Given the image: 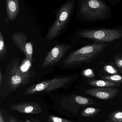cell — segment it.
<instances>
[{"mask_svg": "<svg viewBox=\"0 0 122 122\" xmlns=\"http://www.w3.org/2000/svg\"><path fill=\"white\" fill-rule=\"evenodd\" d=\"M104 69L105 71L111 74H117V71L114 67L110 65H106L104 67Z\"/></svg>", "mask_w": 122, "mask_h": 122, "instance_id": "cell-20", "label": "cell"}, {"mask_svg": "<svg viewBox=\"0 0 122 122\" xmlns=\"http://www.w3.org/2000/svg\"><path fill=\"white\" fill-rule=\"evenodd\" d=\"M8 51L7 47L4 42V39L1 31H0V60L3 61Z\"/></svg>", "mask_w": 122, "mask_h": 122, "instance_id": "cell-15", "label": "cell"}, {"mask_svg": "<svg viewBox=\"0 0 122 122\" xmlns=\"http://www.w3.org/2000/svg\"><path fill=\"white\" fill-rule=\"evenodd\" d=\"M109 122V121H107H107L106 122Z\"/></svg>", "mask_w": 122, "mask_h": 122, "instance_id": "cell-28", "label": "cell"}, {"mask_svg": "<svg viewBox=\"0 0 122 122\" xmlns=\"http://www.w3.org/2000/svg\"><path fill=\"white\" fill-rule=\"evenodd\" d=\"M88 84L97 87H115L121 86V84L112 82L109 80H90L88 82Z\"/></svg>", "mask_w": 122, "mask_h": 122, "instance_id": "cell-13", "label": "cell"}, {"mask_svg": "<svg viewBox=\"0 0 122 122\" xmlns=\"http://www.w3.org/2000/svg\"><path fill=\"white\" fill-rule=\"evenodd\" d=\"M74 2L70 0L62 6L58 11L55 22L48 31L46 38L48 41L54 39L63 30L69 20Z\"/></svg>", "mask_w": 122, "mask_h": 122, "instance_id": "cell-4", "label": "cell"}, {"mask_svg": "<svg viewBox=\"0 0 122 122\" xmlns=\"http://www.w3.org/2000/svg\"><path fill=\"white\" fill-rule=\"evenodd\" d=\"M79 14L86 21L102 20L111 18L112 10L103 0H80Z\"/></svg>", "mask_w": 122, "mask_h": 122, "instance_id": "cell-1", "label": "cell"}, {"mask_svg": "<svg viewBox=\"0 0 122 122\" xmlns=\"http://www.w3.org/2000/svg\"><path fill=\"white\" fill-rule=\"evenodd\" d=\"M0 122H5L1 112H0Z\"/></svg>", "mask_w": 122, "mask_h": 122, "instance_id": "cell-24", "label": "cell"}, {"mask_svg": "<svg viewBox=\"0 0 122 122\" xmlns=\"http://www.w3.org/2000/svg\"><path fill=\"white\" fill-rule=\"evenodd\" d=\"M107 45L105 43H97L84 46L70 53L62 62L66 66H71L91 61L102 52Z\"/></svg>", "mask_w": 122, "mask_h": 122, "instance_id": "cell-2", "label": "cell"}, {"mask_svg": "<svg viewBox=\"0 0 122 122\" xmlns=\"http://www.w3.org/2000/svg\"><path fill=\"white\" fill-rule=\"evenodd\" d=\"M102 79L105 80H109L112 82L119 84L122 83V76L119 75L105 76L102 77Z\"/></svg>", "mask_w": 122, "mask_h": 122, "instance_id": "cell-17", "label": "cell"}, {"mask_svg": "<svg viewBox=\"0 0 122 122\" xmlns=\"http://www.w3.org/2000/svg\"><path fill=\"white\" fill-rule=\"evenodd\" d=\"M3 73H2L1 69H0V85H1L3 78Z\"/></svg>", "mask_w": 122, "mask_h": 122, "instance_id": "cell-23", "label": "cell"}, {"mask_svg": "<svg viewBox=\"0 0 122 122\" xmlns=\"http://www.w3.org/2000/svg\"><path fill=\"white\" fill-rule=\"evenodd\" d=\"M100 109L95 107H89L84 109L81 114V116L84 117H91L99 113Z\"/></svg>", "mask_w": 122, "mask_h": 122, "instance_id": "cell-14", "label": "cell"}, {"mask_svg": "<svg viewBox=\"0 0 122 122\" xmlns=\"http://www.w3.org/2000/svg\"><path fill=\"white\" fill-rule=\"evenodd\" d=\"M7 18L9 20L13 21L16 19L19 12L18 0H6Z\"/></svg>", "mask_w": 122, "mask_h": 122, "instance_id": "cell-12", "label": "cell"}, {"mask_svg": "<svg viewBox=\"0 0 122 122\" xmlns=\"http://www.w3.org/2000/svg\"><path fill=\"white\" fill-rule=\"evenodd\" d=\"M120 71H121V73H122V69L121 70H120Z\"/></svg>", "mask_w": 122, "mask_h": 122, "instance_id": "cell-27", "label": "cell"}, {"mask_svg": "<svg viewBox=\"0 0 122 122\" xmlns=\"http://www.w3.org/2000/svg\"><path fill=\"white\" fill-rule=\"evenodd\" d=\"M114 59L117 66L119 68H122V54L115 56Z\"/></svg>", "mask_w": 122, "mask_h": 122, "instance_id": "cell-21", "label": "cell"}, {"mask_svg": "<svg viewBox=\"0 0 122 122\" xmlns=\"http://www.w3.org/2000/svg\"><path fill=\"white\" fill-rule=\"evenodd\" d=\"M48 122H74L66 119L64 118L58 117L54 116H51L49 117Z\"/></svg>", "mask_w": 122, "mask_h": 122, "instance_id": "cell-18", "label": "cell"}, {"mask_svg": "<svg viewBox=\"0 0 122 122\" xmlns=\"http://www.w3.org/2000/svg\"><path fill=\"white\" fill-rule=\"evenodd\" d=\"M120 90L115 87H101L89 89L85 91V94L102 100H110L119 94Z\"/></svg>", "mask_w": 122, "mask_h": 122, "instance_id": "cell-9", "label": "cell"}, {"mask_svg": "<svg viewBox=\"0 0 122 122\" xmlns=\"http://www.w3.org/2000/svg\"><path fill=\"white\" fill-rule=\"evenodd\" d=\"M10 109L14 111L23 114H37L43 112V110L39 104L31 102H23L12 105Z\"/></svg>", "mask_w": 122, "mask_h": 122, "instance_id": "cell-11", "label": "cell"}, {"mask_svg": "<svg viewBox=\"0 0 122 122\" xmlns=\"http://www.w3.org/2000/svg\"><path fill=\"white\" fill-rule=\"evenodd\" d=\"M26 122H34L32 120L29 119H27L26 120Z\"/></svg>", "mask_w": 122, "mask_h": 122, "instance_id": "cell-26", "label": "cell"}, {"mask_svg": "<svg viewBox=\"0 0 122 122\" xmlns=\"http://www.w3.org/2000/svg\"><path fill=\"white\" fill-rule=\"evenodd\" d=\"M80 37L92 39L98 43H110L122 38V29H99L83 30L79 33Z\"/></svg>", "mask_w": 122, "mask_h": 122, "instance_id": "cell-5", "label": "cell"}, {"mask_svg": "<svg viewBox=\"0 0 122 122\" xmlns=\"http://www.w3.org/2000/svg\"><path fill=\"white\" fill-rule=\"evenodd\" d=\"M69 48V46L65 44H58L54 46L45 57L42 65V68H47L58 62Z\"/></svg>", "mask_w": 122, "mask_h": 122, "instance_id": "cell-7", "label": "cell"}, {"mask_svg": "<svg viewBox=\"0 0 122 122\" xmlns=\"http://www.w3.org/2000/svg\"><path fill=\"white\" fill-rule=\"evenodd\" d=\"M11 39L13 44L24 53L27 60L31 63L33 61V45L31 42L27 41L26 35L22 33H14Z\"/></svg>", "mask_w": 122, "mask_h": 122, "instance_id": "cell-8", "label": "cell"}, {"mask_svg": "<svg viewBox=\"0 0 122 122\" xmlns=\"http://www.w3.org/2000/svg\"><path fill=\"white\" fill-rule=\"evenodd\" d=\"M70 77L55 78L43 81L33 85L25 90L24 94H33L40 92H49L59 88H63L70 81Z\"/></svg>", "mask_w": 122, "mask_h": 122, "instance_id": "cell-6", "label": "cell"}, {"mask_svg": "<svg viewBox=\"0 0 122 122\" xmlns=\"http://www.w3.org/2000/svg\"><path fill=\"white\" fill-rule=\"evenodd\" d=\"M19 59L16 58L11 61V67L7 72V81L11 90H15L24 86L29 82L32 78V75L29 71L21 69L19 65Z\"/></svg>", "mask_w": 122, "mask_h": 122, "instance_id": "cell-3", "label": "cell"}, {"mask_svg": "<svg viewBox=\"0 0 122 122\" xmlns=\"http://www.w3.org/2000/svg\"><path fill=\"white\" fill-rule=\"evenodd\" d=\"M6 122H23L13 117H10L6 120Z\"/></svg>", "mask_w": 122, "mask_h": 122, "instance_id": "cell-22", "label": "cell"}, {"mask_svg": "<svg viewBox=\"0 0 122 122\" xmlns=\"http://www.w3.org/2000/svg\"><path fill=\"white\" fill-rule=\"evenodd\" d=\"M82 74L83 76L88 78H93L95 76L93 70L90 69H86L83 70Z\"/></svg>", "mask_w": 122, "mask_h": 122, "instance_id": "cell-19", "label": "cell"}, {"mask_svg": "<svg viewBox=\"0 0 122 122\" xmlns=\"http://www.w3.org/2000/svg\"><path fill=\"white\" fill-rule=\"evenodd\" d=\"M112 1L115 3H118L121 0H111Z\"/></svg>", "mask_w": 122, "mask_h": 122, "instance_id": "cell-25", "label": "cell"}, {"mask_svg": "<svg viewBox=\"0 0 122 122\" xmlns=\"http://www.w3.org/2000/svg\"><path fill=\"white\" fill-rule=\"evenodd\" d=\"M110 122H122V110H118L111 112L108 118Z\"/></svg>", "mask_w": 122, "mask_h": 122, "instance_id": "cell-16", "label": "cell"}, {"mask_svg": "<svg viewBox=\"0 0 122 122\" xmlns=\"http://www.w3.org/2000/svg\"><path fill=\"white\" fill-rule=\"evenodd\" d=\"M67 100V107L64 108L75 114L78 112L80 107L96 104V103L91 99L78 95L71 96Z\"/></svg>", "mask_w": 122, "mask_h": 122, "instance_id": "cell-10", "label": "cell"}]
</instances>
